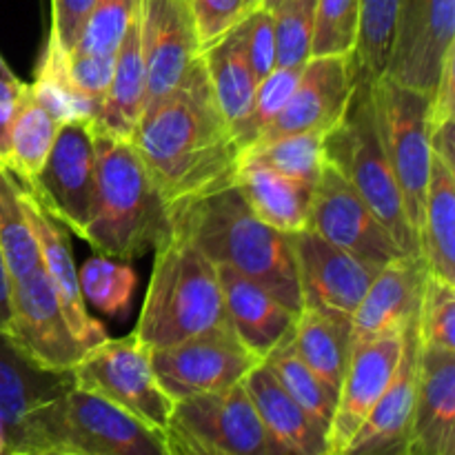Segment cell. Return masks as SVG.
I'll return each instance as SVG.
<instances>
[{
    "label": "cell",
    "instance_id": "obj_44",
    "mask_svg": "<svg viewBox=\"0 0 455 455\" xmlns=\"http://www.w3.org/2000/svg\"><path fill=\"white\" fill-rule=\"evenodd\" d=\"M244 43H247L249 65L256 80H265L275 69V34L271 12L256 7L243 18Z\"/></svg>",
    "mask_w": 455,
    "mask_h": 455
},
{
    "label": "cell",
    "instance_id": "obj_50",
    "mask_svg": "<svg viewBox=\"0 0 455 455\" xmlns=\"http://www.w3.org/2000/svg\"><path fill=\"white\" fill-rule=\"evenodd\" d=\"M9 293H12V278L4 267L3 253H0V333L7 336L9 320H12V309H9Z\"/></svg>",
    "mask_w": 455,
    "mask_h": 455
},
{
    "label": "cell",
    "instance_id": "obj_10",
    "mask_svg": "<svg viewBox=\"0 0 455 455\" xmlns=\"http://www.w3.org/2000/svg\"><path fill=\"white\" fill-rule=\"evenodd\" d=\"M25 187L58 225L83 238L92 222L96 196L93 123H62L44 167L40 169L38 178Z\"/></svg>",
    "mask_w": 455,
    "mask_h": 455
},
{
    "label": "cell",
    "instance_id": "obj_54",
    "mask_svg": "<svg viewBox=\"0 0 455 455\" xmlns=\"http://www.w3.org/2000/svg\"><path fill=\"white\" fill-rule=\"evenodd\" d=\"M4 455H38V453H31V451H22V449H9Z\"/></svg>",
    "mask_w": 455,
    "mask_h": 455
},
{
    "label": "cell",
    "instance_id": "obj_41",
    "mask_svg": "<svg viewBox=\"0 0 455 455\" xmlns=\"http://www.w3.org/2000/svg\"><path fill=\"white\" fill-rule=\"evenodd\" d=\"M140 0H96L78 44L71 53L116 56L129 25L136 18Z\"/></svg>",
    "mask_w": 455,
    "mask_h": 455
},
{
    "label": "cell",
    "instance_id": "obj_42",
    "mask_svg": "<svg viewBox=\"0 0 455 455\" xmlns=\"http://www.w3.org/2000/svg\"><path fill=\"white\" fill-rule=\"evenodd\" d=\"M302 67H275L265 80H260L253 93V105L244 123L235 132V142L243 154L247 147H251L258 140L262 132L269 127L271 120L283 111L287 105L289 96L296 89L298 80H300Z\"/></svg>",
    "mask_w": 455,
    "mask_h": 455
},
{
    "label": "cell",
    "instance_id": "obj_3",
    "mask_svg": "<svg viewBox=\"0 0 455 455\" xmlns=\"http://www.w3.org/2000/svg\"><path fill=\"white\" fill-rule=\"evenodd\" d=\"M96 196L83 240L96 253L132 260L172 235V218L154 178L132 138H118L93 124Z\"/></svg>",
    "mask_w": 455,
    "mask_h": 455
},
{
    "label": "cell",
    "instance_id": "obj_43",
    "mask_svg": "<svg viewBox=\"0 0 455 455\" xmlns=\"http://www.w3.org/2000/svg\"><path fill=\"white\" fill-rule=\"evenodd\" d=\"M185 3L194 18L200 52L212 47L258 7V0H185Z\"/></svg>",
    "mask_w": 455,
    "mask_h": 455
},
{
    "label": "cell",
    "instance_id": "obj_46",
    "mask_svg": "<svg viewBox=\"0 0 455 455\" xmlns=\"http://www.w3.org/2000/svg\"><path fill=\"white\" fill-rule=\"evenodd\" d=\"M116 56H87V53H69V76L76 87L102 107L105 93L109 89L114 74Z\"/></svg>",
    "mask_w": 455,
    "mask_h": 455
},
{
    "label": "cell",
    "instance_id": "obj_49",
    "mask_svg": "<svg viewBox=\"0 0 455 455\" xmlns=\"http://www.w3.org/2000/svg\"><path fill=\"white\" fill-rule=\"evenodd\" d=\"M431 154L438 156L444 164L455 169V120L440 124L434 132H429Z\"/></svg>",
    "mask_w": 455,
    "mask_h": 455
},
{
    "label": "cell",
    "instance_id": "obj_6",
    "mask_svg": "<svg viewBox=\"0 0 455 455\" xmlns=\"http://www.w3.org/2000/svg\"><path fill=\"white\" fill-rule=\"evenodd\" d=\"M324 160L331 163L376 213L404 256L420 258V244L404 213L376 123L371 84L355 80L354 96L340 123L324 136Z\"/></svg>",
    "mask_w": 455,
    "mask_h": 455
},
{
    "label": "cell",
    "instance_id": "obj_20",
    "mask_svg": "<svg viewBox=\"0 0 455 455\" xmlns=\"http://www.w3.org/2000/svg\"><path fill=\"white\" fill-rule=\"evenodd\" d=\"M427 274L422 258L400 256L387 262L351 315V345L409 327L418 318Z\"/></svg>",
    "mask_w": 455,
    "mask_h": 455
},
{
    "label": "cell",
    "instance_id": "obj_9",
    "mask_svg": "<svg viewBox=\"0 0 455 455\" xmlns=\"http://www.w3.org/2000/svg\"><path fill=\"white\" fill-rule=\"evenodd\" d=\"M76 389L100 395L164 438L173 400L160 389L151 369V351L133 333L107 338L84 351L71 369Z\"/></svg>",
    "mask_w": 455,
    "mask_h": 455
},
{
    "label": "cell",
    "instance_id": "obj_47",
    "mask_svg": "<svg viewBox=\"0 0 455 455\" xmlns=\"http://www.w3.org/2000/svg\"><path fill=\"white\" fill-rule=\"evenodd\" d=\"M455 120V52H451L444 60L443 74L438 84L429 96V114H427V127L434 132L440 124Z\"/></svg>",
    "mask_w": 455,
    "mask_h": 455
},
{
    "label": "cell",
    "instance_id": "obj_7",
    "mask_svg": "<svg viewBox=\"0 0 455 455\" xmlns=\"http://www.w3.org/2000/svg\"><path fill=\"white\" fill-rule=\"evenodd\" d=\"M164 444L169 455H275L243 382L173 403Z\"/></svg>",
    "mask_w": 455,
    "mask_h": 455
},
{
    "label": "cell",
    "instance_id": "obj_40",
    "mask_svg": "<svg viewBox=\"0 0 455 455\" xmlns=\"http://www.w3.org/2000/svg\"><path fill=\"white\" fill-rule=\"evenodd\" d=\"M274 16L275 67H305L311 58L315 0H284Z\"/></svg>",
    "mask_w": 455,
    "mask_h": 455
},
{
    "label": "cell",
    "instance_id": "obj_53",
    "mask_svg": "<svg viewBox=\"0 0 455 455\" xmlns=\"http://www.w3.org/2000/svg\"><path fill=\"white\" fill-rule=\"evenodd\" d=\"M0 78H16V74L9 69V65L3 60V56H0Z\"/></svg>",
    "mask_w": 455,
    "mask_h": 455
},
{
    "label": "cell",
    "instance_id": "obj_11",
    "mask_svg": "<svg viewBox=\"0 0 455 455\" xmlns=\"http://www.w3.org/2000/svg\"><path fill=\"white\" fill-rule=\"evenodd\" d=\"M260 363L238 340L234 329H218L180 345L151 351L156 380L173 403L240 385Z\"/></svg>",
    "mask_w": 455,
    "mask_h": 455
},
{
    "label": "cell",
    "instance_id": "obj_52",
    "mask_svg": "<svg viewBox=\"0 0 455 455\" xmlns=\"http://www.w3.org/2000/svg\"><path fill=\"white\" fill-rule=\"evenodd\" d=\"M283 3L284 0H258V7L265 9V12H274V9H278Z\"/></svg>",
    "mask_w": 455,
    "mask_h": 455
},
{
    "label": "cell",
    "instance_id": "obj_15",
    "mask_svg": "<svg viewBox=\"0 0 455 455\" xmlns=\"http://www.w3.org/2000/svg\"><path fill=\"white\" fill-rule=\"evenodd\" d=\"M407 329H394L373 340L351 345L345 376L338 389L336 409L327 429L324 455H342L387 387L403 358Z\"/></svg>",
    "mask_w": 455,
    "mask_h": 455
},
{
    "label": "cell",
    "instance_id": "obj_45",
    "mask_svg": "<svg viewBox=\"0 0 455 455\" xmlns=\"http://www.w3.org/2000/svg\"><path fill=\"white\" fill-rule=\"evenodd\" d=\"M93 4L96 0H52V31L47 40L65 53L74 52Z\"/></svg>",
    "mask_w": 455,
    "mask_h": 455
},
{
    "label": "cell",
    "instance_id": "obj_21",
    "mask_svg": "<svg viewBox=\"0 0 455 455\" xmlns=\"http://www.w3.org/2000/svg\"><path fill=\"white\" fill-rule=\"evenodd\" d=\"M404 455H455V354L420 347Z\"/></svg>",
    "mask_w": 455,
    "mask_h": 455
},
{
    "label": "cell",
    "instance_id": "obj_32",
    "mask_svg": "<svg viewBox=\"0 0 455 455\" xmlns=\"http://www.w3.org/2000/svg\"><path fill=\"white\" fill-rule=\"evenodd\" d=\"M29 89L56 116L60 124L71 123V120L96 123L98 114H100V105L84 96L71 80L69 53L62 52L52 40H47L44 44L43 60H40L36 80L29 84Z\"/></svg>",
    "mask_w": 455,
    "mask_h": 455
},
{
    "label": "cell",
    "instance_id": "obj_35",
    "mask_svg": "<svg viewBox=\"0 0 455 455\" xmlns=\"http://www.w3.org/2000/svg\"><path fill=\"white\" fill-rule=\"evenodd\" d=\"M324 136L315 132L291 133L260 142L240 154V163H258L283 176L315 187L324 169Z\"/></svg>",
    "mask_w": 455,
    "mask_h": 455
},
{
    "label": "cell",
    "instance_id": "obj_29",
    "mask_svg": "<svg viewBox=\"0 0 455 455\" xmlns=\"http://www.w3.org/2000/svg\"><path fill=\"white\" fill-rule=\"evenodd\" d=\"M291 345L302 363L336 394L351 351V323L315 307L302 305L293 323Z\"/></svg>",
    "mask_w": 455,
    "mask_h": 455
},
{
    "label": "cell",
    "instance_id": "obj_23",
    "mask_svg": "<svg viewBox=\"0 0 455 455\" xmlns=\"http://www.w3.org/2000/svg\"><path fill=\"white\" fill-rule=\"evenodd\" d=\"M216 269L231 329L251 354L265 360L291 338L296 314L247 275L227 265H216Z\"/></svg>",
    "mask_w": 455,
    "mask_h": 455
},
{
    "label": "cell",
    "instance_id": "obj_33",
    "mask_svg": "<svg viewBox=\"0 0 455 455\" xmlns=\"http://www.w3.org/2000/svg\"><path fill=\"white\" fill-rule=\"evenodd\" d=\"M267 367L274 371L283 389L293 398V403L314 420V425L327 438L329 422H331L333 409H336V394L307 367L296 354L291 338L283 345L275 347L265 358Z\"/></svg>",
    "mask_w": 455,
    "mask_h": 455
},
{
    "label": "cell",
    "instance_id": "obj_48",
    "mask_svg": "<svg viewBox=\"0 0 455 455\" xmlns=\"http://www.w3.org/2000/svg\"><path fill=\"white\" fill-rule=\"evenodd\" d=\"M25 83L20 78H0V164L7 167L12 149V124Z\"/></svg>",
    "mask_w": 455,
    "mask_h": 455
},
{
    "label": "cell",
    "instance_id": "obj_4",
    "mask_svg": "<svg viewBox=\"0 0 455 455\" xmlns=\"http://www.w3.org/2000/svg\"><path fill=\"white\" fill-rule=\"evenodd\" d=\"M133 336L149 351L231 329L218 269L189 238L172 231L160 247Z\"/></svg>",
    "mask_w": 455,
    "mask_h": 455
},
{
    "label": "cell",
    "instance_id": "obj_19",
    "mask_svg": "<svg viewBox=\"0 0 455 455\" xmlns=\"http://www.w3.org/2000/svg\"><path fill=\"white\" fill-rule=\"evenodd\" d=\"M18 191H20V203L27 225H29L31 234H34L36 247H38L40 267H43L44 275H47L53 291H56L62 315H65L71 333L83 345L84 351L100 345L109 336H107V329L87 314V305H84L83 293H80L74 253H71V244L67 240L65 229L44 212L43 204L34 198V194L22 182H18Z\"/></svg>",
    "mask_w": 455,
    "mask_h": 455
},
{
    "label": "cell",
    "instance_id": "obj_34",
    "mask_svg": "<svg viewBox=\"0 0 455 455\" xmlns=\"http://www.w3.org/2000/svg\"><path fill=\"white\" fill-rule=\"evenodd\" d=\"M400 0H360L358 40L354 49L355 80L373 84L385 76L394 47Z\"/></svg>",
    "mask_w": 455,
    "mask_h": 455
},
{
    "label": "cell",
    "instance_id": "obj_5",
    "mask_svg": "<svg viewBox=\"0 0 455 455\" xmlns=\"http://www.w3.org/2000/svg\"><path fill=\"white\" fill-rule=\"evenodd\" d=\"M9 449L38 455H169L163 435L76 387L31 413Z\"/></svg>",
    "mask_w": 455,
    "mask_h": 455
},
{
    "label": "cell",
    "instance_id": "obj_27",
    "mask_svg": "<svg viewBox=\"0 0 455 455\" xmlns=\"http://www.w3.org/2000/svg\"><path fill=\"white\" fill-rule=\"evenodd\" d=\"M147 96V74L140 47V20L129 25L118 52H116L114 74L102 100L96 127L118 138H133Z\"/></svg>",
    "mask_w": 455,
    "mask_h": 455
},
{
    "label": "cell",
    "instance_id": "obj_17",
    "mask_svg": "<svg viewBox=\"0 0 455 455\" xmlns=\"http://www.w3.org/2000/svg\"><path fill=\"white\" fill-rule=\"evenodd\" d=\"M354 89L355 71L351 56H311L302 67L300 80L287 105L253 145L305 132L327 136L345 116Z\"/></svg>",
    "mask_w": 455,
    "mask_h": 455
},
{
    "label": "cell",
    "instance_id": "obj_22",
    "mask_svg": "<svg viewBox=\"0 0 455 455\" xmlns=\"http://www.w3.org/2000/svg\"><path fill=\"white\" fill-rule=\"evenodd\" d=\"M418 358H420V342L413 320L407 329L403 358L395 369L394 380L364 418L342 455H404L409 429H411L413 403H416Z\"/></svg>",
    "mask_w": 455,
    "mask_h": 455
},
{
    "label": "cell",
    "instance_id": "obj_39",
    "mask_svg": "<svg viewBox=\"0 0 455 455\" xmlns=\"http://www.w3.org/2000/svg\"><path fill=\"white\" fill-rule=\"evenodd\" d=\"M360 0H315L311 56H354Z\"/></svg>",
    "mask_w": 455,
    "mask_h": 455
},
{
    "label": "cell",
    "instance_id": "obj_38",
    "mask_svg": "<svg viewBox=\"0 0 455 455\" xmlns=\"http://www.w3.org/2000/svg\"><path fill=\"white\" fill-rule=\"evenodd\" d=\"M416 331L425 349L455 354V283L427 274Z\"/></svg>",
    "mask_w": 455,
    "mask_h": 455
},
{
    "label": "cell",
    "instance_id": "obj_14",
    "mask_svg": "<svg viewBox=\"0 0 455 455\" xmlns=\"http://www.w3.org/2000/svg\"><path fill=\"white\" fill-rule=\"evenodd\" d=\"M455 38V0H400L385 76L431 96Z\"/></svg>",
    "mask_w": 455,
    "mask_h": 455
},
{
    "label": "cell",
    "instance_id": "obj_37",
    "mask_svg": "<svg viewBox=\"0 0 455 455\" xmlns=\"http://www.w3.org/2000/svg\"><path fill=\"white\" fill-rule=\"evenodd\" d=\"M84 305H92L109 318H124L138 287V274L124 262L96 253L78 271Z\"/></svg>",
    "mask_w": 455,
    "mask_h": 455
},
{
    "label": "cell",
    "instance_id": "obj_30",
    "mask_svg": "<svg viewBox=\"0 0 455 455\" xmlns=\"http://www.w3.org/2000/svg\"><path fill=\"white\" fill-rule=\"evenodd\" d=\"M420 258L429 274L455 283V169L434 154L422 213Z\"/></svg>",
    "mask_w": 455,
    "mask_h": 455
},
{
    "label": "cell",
    "instance_id": "obj_26",
    "mask_svg": "<svg viewBox=\"0 0 455 455\" xmlns=\"http://www.w3.org/2000/svg\"><path fill=\"white\" fill-rule=\"evenodd\" d=\"M234 185L249 209L280 234H298L309 225L314 187L258 163H240Z\"/></svg>",
    "mask_w": 455,
    "mask_h": 455
},
{
    "label": "cell",
    "instance_id": "obj_2",
    "mask_svg": "<svg viewBox=\"0 0 455 455\" xmlns=\"http://www.w3.org/2000/svg\"><path fill=\"white\" fill-rule=\"evenodd\" d=\"M172 231L189 238L213 265H227L271 293L298 315L300 283L291 240L265 225L244 203L238 187L169 209Z\"/></svg>",
    "mask_w": 455,
    "mask_h": 455
},
{
    "label": "cell",
    "instance_id": "obj_16",
    "mask_svg": "<svg viewBox=\"0 0 455 455\" xmlns=\"http://www.w3.org/2000/svg\"><path fill=\"white\" fill-rule=\"evenodd\" d=\"M302 305L349 320L382 267L369 265L336 244L327 243L311 229L289 235Z\"/></svg>",
    "mask_w": 455,
    "mask_h": 455
},
{
    "label": "cell",
    "instance_id": "obj_18",
    "mask_svg": "<svg viewBox=\"0 0 455 455\" xmlns=\"http://www.w3.org/2000/svg\"><path fill=\"white\" fill-rule=\"evenodd\" d=\"M138 20L147 74V107L173 92L203 52L185 0H140Z\"/></svg>",
    "mask_w": 455,
    "mask_h": 455
},
{
    "label": "cell",
    "instance_id": "obj_31",
    "mask_svg": "<svg viewBox=\"0 0 455 455\" xmlns=\"http://www.w3.org/2000/svg\"><path fill=\"white\" fill-rule=\"evenodd\" d=\"M58 127L60 123L56 116L31 93L29 84L25 83L12 124V149H9L7 169L13 173V178L25 185H31L38 178L56 140Z\"/></svg>",
    "mask_w": 455,
    "mask_h": 455
},
{
    "label": "cell",
    "instance_id": "obj_36",
    "mask_svg": "<svg viewBox=\"0 0 455 455\" xmlns=\"http://www.w3.org/2000/svg\"><path fill=\"white\" fill-rule=\"evenodd\" d=\"M0 253L9 278L16 280L40 267L36 238L22 212L16 178L0 164Z\"/></svg>",
    "mask_w": 455,
    "mask_h": 455
},
{
    "label": "cell",
    "instance_id": "obj_25",
    "mask_svg": "<svg viewBox=\"0 0 455 455\" xmlns=\"http://www.w3.org/2000/svg\"><path fill=\"white\" fill-rule=\"evenodd\" d=\"M71 387V371L53 373L38 369L0 333V418L7 427L9 444L31 413L60 398Z\"/></svg>",
    "mask_w": 455,
    "mask_h": 455
},
{
    "label": "cell",
    "instance_id": "obj_51",
    "mask_svg": "<svg viewBox=\"0 0 455 455\" xmlns=\"http://www.w3.org/2000/svg\"><path fill=\"white\" fill-rule=\"evenodd\" d=\"M9 451V440H7V427H4L3 418H0V455Z\"/></svg>",
    "mask_w": 455,
    "mask_h": 455
},
{
    "label": "cell",
    "instance_id": "obj_28",
    "mask_svg": "<svg viewBox=\"0 0 455 455\" xmlns=\"http://www.w3.org/2000/svg\"><path fill=\"white\" fill-rule=\"evenodd\" d=\"M200 56L207 69L213 98L235 136L240 124L251 111L253 93L258 87V80L249 65L243 20L234 29L227 31L220 40H216L212 47L204 49Z\"/></svg>",
    "mask_w": 455,
    "mask_h": 455
},
{
    "label": "cell",
    "instance_id": "obj_24",
    "mask_svg": "<svg viewBox=\"0 0 455 455\" xmlns=\"http://www.w3.org/2000/svg\"><path fill=\"white\" fill-rule=\"evenodd\" d=\"M275 455H324L327 438L262 360L243 380Z\"/></svg>",
    "mask_w": 455,
    "mask_h": 455
},
{
    "label": "cell",
    "instance_id": "obj_1",
    "mask_svg": "<svg viewBox=\"0 0 455 455\" xmlns=\"http://www.w3.org/2000/svg\"><path fill=\"white\" fill-rule=\"evenodd\" d=\"M132 140L169 209L231 187L240 167L203 56L173 92L142 109Z\"/></svg>",
    "mask_w": 455,
    "mask_h": 455
},
{
    "label": "cell",
    "instance_id": "obj_8",
    "mask_svg": "<svg viewBox=\"0 0 455 455\" xmlns=\"http://www.w3.org/2000/svg\"><path fill=\"white\" fill-rule=\"evenodd\" d=\"M378 133L395 185L403 196L404 213L420 244L422 213L431 169V145L427 114L429 96L380 76L371 84Z\"/></svg>",
    "mask_w": 455,
    "mask_h": 455
},
{
    "label": "cell",
    "instance_id": "obj_12",
    "mask_svg": "<svg viewBox=\"0 0 455 455\" xmlns=\"http://www.w3.org/2000/svg\"><path fill=\"white\" fill-rule=\"evenodd\" d=\"M9 309L7 340L31 364L44 371L69 373L80 363L84 349L71 333L43 267L12 280Z\"/></svg>",
    "mask_w": 455,
    "mask_h": 455
},
{
    "label": "cell",
    "instance_id": "obj_13",
    "mask_svg": "<svg viewBox=\"0 0 455 455\" xmlns=\"http://www.w3.org/2000/svg\"><path fill=\"white\" fill-rule=\"evenodd\" d=\"M307 229L369 265L385 267L404 256L358 191L327 160L311 196Z\"/></svg>",
    "mask_w": 455,
    "mask_h": 455
}]
</instances>
